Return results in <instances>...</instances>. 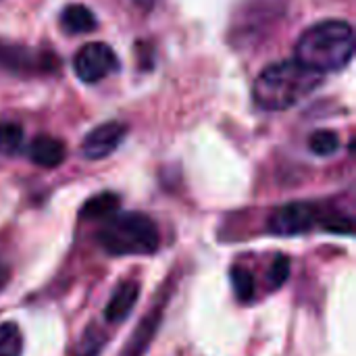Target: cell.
<instances>
[{
  "instance_id": "16",
  "label": "cell",
  "mask_w": 356,
  "mask_h": 356,
  "mask_svg": "<svg viewBox=\"0 0 356 356\" xmlns=\"http://www.w3.org/2000/svg\"><path fill=\"white\" fill-rule=\"evenodd\" d=\"M23 348L21 332L15 323H0V356H19Z\"/></svg>"
},
{
  "instance_id": "15",
  "label": "cell",
  "mask_w": 356,
  "mask_h": 356,
  "mask_svg": "<svg viewBox=\"0 0 356 356\" xmlns=\"http://www.w3.org/2000/svg\"><path fill=\"white\" fill-rule=\"evenodd\" d=\"M309 148L313 154L317 156H332L340 150V138L336 131L330 129H319L311 136L309 140Z\"/></svg>"
},
{
  "instance_id": "11",
  "label": "cell",
  "mask_w": 356,
  "mask_h": 356,
  "mask_svg": "<svg viewBox=\"0 0 356 356\" xmlns=\"http://www.w3.org/2000/svg\"><path fill=\"white\" fill-rule=\"evenodd\" d=\"M156 327H159V317H156V313H154V315H150V317L144 319V323L140 325V330H138V332L134 334V338L129 340L127 353L121 356H142V353L146 350V346L150 344V340H152Z\"/></svg>"
},
{
  "instance_id": "17",
  "label": "cell",
  "mask_w": 356,
  "mask_h": 356,
  "mask_svg": "<svg viewBox=\"0 0 356 356\" xmlns=\"http://www.w3.org/2000/svg\"><path fill=\"white\" fill-rule=\"evenodd\" d=\"M290 269H292V265H290V261L286 257H282V254L275 257L273 263H271V267H269V273H267L269 288H273V290L282 288L290 280Z\"/></svg>"
},
{
  "instance_id": "7",
  "label": "cell",
  "mask_w": 356,
  "mask_h": 356,
  "mask_svg": "<svg viewBox=\"0 0 356 356\" xmlns=\"http://www.w3.org/2000/svg\"><path fill=\"white\" fill-rule=\"evenodd\" d=\"M125 138V125L117 121L102 123L94 127L81 144V154L90 161H100L113 154Z\"/></svg>"
},
{
  "instance_id": "6",
  "label": "cell",
  "mask_w": 356,
  "mask_h": 356,
  "mask_svg": "<svg viewBox=\"0 0 356 356\" xmlns=\"http://www.w3.org/2000/svg\"><path fill=\"white\" fill-rule=\"evenodd\" d=\"M319 213L309 202H290L280 207L269 217V232L275 236H298L307 234L317 225Z\"/></svg>"
},
{
  "instance_id": "3",
  "label": "cell",
  "mask_w": 356,
  "mask_h": 356,
  "mask_svg": "<svg viewBox=\"0 0 356 356\" xmlns=\"http://www.w3.org/2000/svg\"><path fill=\"white\" fill-rule=\"evenodd\" d=\"M100 246L115 257H146L154 254L161 244L156 223L142 213H123L111 217L98 232Z\"/></svg>"
},
{
  "instance_id": "14",
  "label": "cell",
  "mask_w": 356,
  "mask_h": 356,
  "mask_svg": "<svg viewBox=\"0 0 356 356\" xmlns=\"http://www.w3.org/2000/svg\"><path fill=\"white\" fill-rule=\"evenodd\" d=\"M23 146V127L19 123H0V156H15Z\"/></svg>"
},
{
  "instance_id": "2",
  "label": "cell",
  "mask_w": 356,
  "mask_h": 356,
  "mask_svg": "<svg viewBox=\"0 0 356 356\" xmlns=\"http://www.w3.org/2000/svg\"><path fill=\"white\" fill-rule=\"evenodd\" d=\"M353 25L340 19H327L311 25L296 42V60L323 75L344 69L353 60Z\"/></svg>"
},
{
  "instance_id": "19",
  "label": "cell",
  "mask_w": 356,
  "mask_h": 356,
  "mask_svg": "<svg viewBox=\"0 0 356 356\" xmlns=\"http://www.w3.org/2000/svg\"><path fill=\"white\" fill-rule=\"evenodd\" d=\"M136 6H140V8H144V10H150V8H154L161 0H131Z\"/></svg>"
},
{
  "instance_id": "13",
  "label": "cell",
  "mask_w": 356,
  "mask_h": 356,
  "mask_svg": "<svg viewBox=\"0 0 356 356\" xmlns=\"http://www.w3.org/2000/svg\"><path fill=\"white\" fill-rule=\"evenodd\" d=\"M232 286L240 302H250L257 296V284L246 267H232Z\"/></svg>"
},
{
  "instance_id": "18",
  "label": "cell",
  "mask_w": 356,
  "mask_h": 356,
  "mask_svg": "<svg viewBox=\"0 0 356 356\" xmlns=\"http://www.w3.org/2000/svg\"><path fill=\"white\" fill-rule=\"evenodd\" d=\"M102 342H104V336L98 332V330H88L86 336L81 338V342L77 344V356H94L100 348H102Z\"/></svg>"
},
{
  "instance_id": "1",
  "label": "cell",
  "mask_w": 356,
  "mask_h": 356,
  "mask_svg": "<svg viewBox=\"0 0 356 356\" xmlns=\"http://www.w3.org/2000/svg\"><path fill=\"white\" fill-rule=\"evenodd\" d=\"M321 81L323 73L302 65L300 60H280L261 71L252 88V98L259 108L277 113L296 106L313 94Z\"/></svg>"
},
{
  "instance_id": "5",
  "label": "cell",
  "mask_w": 356,
  "mask_h": 356,
  "mask_svg": "<svg viewBox=\"0 0 356 356\" xmlns=\"http://www.w3.org/2000/svg\"><path fill=\"white\" fill-rule=\"evenodd\" d=\"M77 77L86 83H98L104 77L119 71V58L111 46L102 42H90L79 48L73 60Z\"/></svg>"
},
{
  "instance_id": "12",
  "label": "cell",
  "mask_w": 356,
  "mask_h": 356,
  "mask_svg": "<svg viewBox=\"0 0 356 356\" xmlns=\"http://www.w3.org/2000/svg\"><path fill=\"white\" fill-rule=\"evenodd\" d=\"M117 209H119V196H115V194H98L90 202H86V207L81 211V217L102 219V217H111Z\"/></svg>"
},
{
  "instance_id": "9",
  "label": "cell",
  "mask_w": 356,
  "mask_h": 356,
  "mask_svg": "<svg viewBox=\"0 0 356 356\" xmlns=\"http://www.w3.org/2000/svg\"><path fill=\"white\" fill-rule=\"evenodd\" d=\"M65 156H67L65 144L52 136H38L29 146V159L44 169H54L63 165Z\"/></svg>"
},
{
  "instance_id": "4",
  "label": "cell",
  "mask_w": 356,
  "mask_h": 356,
  "mask_svg": "<svg viewBox=\"0 0 356 356\" xmlns=\"http://www.w3.org/2000/svg\"><path fill=\"white\" fill-rule=\"evenodd\" d=\"M286 6L288 0H248L236 19L234 35H238L240 42H259V35L269 31L275 21L282 19Z\"/></svg>"
},
{
  "instance_id": "8",
  "label": "cell",
  "mask_w": 356,
  "mask_h": 356,
  "mask_svg": "<svg viewBox=\"0 0 356 356\" xmlns=\"http://www.w3.org/2000/svg\"><path fill=\"white\" fill-rule=\"evenodd\" d=\"M140 298V286L136 282H123L104 307V319L108 323H119L129 317Z\"/></svg>"
},
{
  "instance_id": "10",
  "label": "cell",
  "mask_w": 356,
  "mask_h": 356,
  "mask_svg": "<svg viewBox=\"0 0 356 356\" xmlns=\"http://www.w3.org/2000/svg\"><path fill=\"white\" fill-rule=\"evenodd\" d=\"M60 25L67 33H90L96 29V17L83 4H69L60 15Z\"/></svg>"
}]
</instances>
